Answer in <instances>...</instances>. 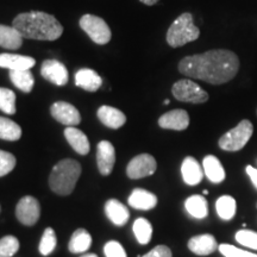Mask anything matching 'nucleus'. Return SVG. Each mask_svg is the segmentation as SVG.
<instances>
[{
  "label": "nucleus",
  "mask_w": 257,
  "mask_h": 257,
  "mask_svg": "<svg viewBox=\"0 0 257 257\" xmlns=\"http://www.w3.org/2000/svg\"><path fill=\"white\" fill-rule=\"evenodd\" d=\"M10 79L16 87L24 93H30L34 88L35 79L30 70H10Z\"/></svg>",
  "instance_id": "obj_26"
},
{
  "label": "nucleus",
  "mask_w": 257,
  "mask_h": 257,
  "mask_svg": "<svg viewBox=\"0 0 257 257\" xmlns=\"http://www.w3.org/2000/svg\"><path fill=\"white\" fill-rule=\"evenodd\" d=\"M200 30L193 23V16L188 12L175 19L167 32V42L172 48H179L198 40Z\"/></svg>",
  "instance_id": "obj_4"
},
{
  "label": "nucleus",
  "mask_w": 257,
  "mask_h": 257,
  "mask_svg": "<svg viewBox=\"0 0 257 257\" xmlns=\"http://www.w3.org/2000/svg\"><path fill=\"white\" fill-rule=\"evenodd\" d=\"M252 123L248 119H244L236 127L223 135L218 144H219L220 149L225 152H238L246 146V143L252 136Z\"/></svg>",
  "instance_id": "obj_5"
},
{
  "label": "nucleus",
  "mask_w": 257,
  "mask_h": 257,
  "mask_svg": "<svg viewBox=\"0 0 257 257\" xmlns=\"http://www.w3.org/2000/svg\"><path fill=\"white\" fill-rule=\"evenodd\" d=\"M245 172H246V174L249 175L250 180H251L252 185L257 188V169L253 168L252 166H248V167H246Z\"/></svg>",
  "instance_id": "obj_38"
},
{
  "label": "nucleus",
  "mask_w": 257,
  "mask_h": 257,
  "mask_svg": "<svg viewBox=\"0 0 257 257\" xmlns=\"http://www.w3.org/2000/svg\"><path fill=\"white\" fill-rule=\"evenodd\" d=\"M51 115L59 123L67 126H75L81 121V115L75 106L66 101H57L51 105Z\"/></svg>",
  "instance_id": "obj_10"
},
{
  "label": "nucleus",
  "mask_w": 257,
  "mask_h": 257,
  "mask_svg": "<svg viewBox=\"0 0 257 257\" xmlns=\"http://www.w3.org/2000/svg\"><path fill=\"white\" fill-rule=\"evenodd\" d=\"M81 257H98L95 255V253H85V255H82Z\"/></svg>",
  "instance_id": "obj_40"
},
{
  "label": "nucleus",
  "mask_w": 257,
  "mask_h": 257,
  "mask_svg": "<svg viewBox=\"0 0 257 257\" xmlns=\"http://www.w3.org/2000/svg\"><path fill=\"white\" fill-rule=\"evenodd\" d=\"M64 137H66L69 146L80 155H87L89 153V149H91L89 141L81 130L74 126H67L64 130Z\"/></svg>",
  "instance_id": "obj_21"
},
{
  "label": "nucleus",
  "mask_w": 257,
  "mask_h": 257,
  "mask_svg": "<svg viewBox=\"0 0 257 257\" xmlns=\"http://www.w3.org/2000/svg\"><path fill=\"white\" fill-rule=\"evenodd\" d=\"M236 240L240 245L257 250V232L250 230H239L236 233Z\"/></svg>",
  "instance_id": "obj_33"
},
{
  "label": "nucleus",
  "mask_w": 257,
  "mask_h": 257,
  "mask_svg": "<svg viewBox=\"0 0 257 257\" xmlns=\"http://www.w3.org/2000/svg\"><path fill=\"white\" fill-rule=\"evenodd\" d=\"M202 169H204V174L213 184H220V182L224 181V167L221 166L220 161L216 156L208 155L205 157L204 161H202Z\"/></svg>",
  "instance_id": "obj_22"
},
{
  "label": "nucleus",
  "mask_w": 257,
  "mask_h": 257,
  "mask_svg": "<svg viewBox=\"0 0 257 257\" xmlns=\"http://www.w3.org/2000/svg\"><path fill=\"white\" fill-rule=\"evenodd\" d=\"M41 75L47 81L56 86H64L68 82V70L62 62L57 60H47L42 63Z\"/></svg>",
  "instance_id": "obj_11"
},
{
  "label": "nucleus",
  "mask_w": 257,
  "mask_h": 257,
  "mask_svg": "<svg viewBox=\"0 0 257 257\" xmlns=\"http://www.w3.org/2000/svg\"><path fill=\"white\" fill-rule=\"evenodd\" d=\"M218 250L225 257H257V253L236 248V246L231 245V244H220L218 246Z\"/></svg>",
  "instance_id": "obj_35"
},
{
  "label": "nucleus",
  "mask_w": 257,
  "mask_h": 257,
  "mask_svg": "<svg viewBox=\"0 0 257 257\" xmlns=\"http://www.w3.org/2000/svg\"><path fill=\"white\" fill-rule=\"evenodd\" d=\"M22 137V127L9 118L0 117V140L15 142Z\"/></svg>",
  "instance_id": "obj_27"
},
{
  "label": "nucleus",
  "mask_w": 257,
  "mask_h": 257,
  "mask_svg": "<svg viewBox=\"0 0 257 257\" xmlns=\"http://www.w3.org/2000/svg\"><path fill=\"white\" fill-rule=\"evenodd\" d=\"M115 162V150L108 141H101L96 147V163L101 175H110Z\"/></svg>",
  "instance_id": "obj_12"
},
{
  "label": "nucleus",
  "mask_w": 257,
  "mask_h": 257,
  "mask_svg": "<svg viewBox=\"0 0 257 257\" xmlns=\"http://www.w3.org/2000/svg\"><path fill=\"white\" fill-rule=\"evenodd\" d=\"M80 27L96 44H106L111 41V29L104 19L94 15H85L80 19Z\"/></svg>",
  "instance_id": "obj_6"
},
{
  "label": "nucleus",
  "mask_w": 257,
  "mask_h": 257,
  "mask_svg": "<svg viewBox=\"0 0 257 257\" xmlns=\"http://www.w3.org/2000/svg\"><path fill=\"white\" fill-rule=\"evenodd\" d=\"M238 69V56L225 49L210 50L199 55L187 56L179 63L180 73L211 85L229 82L237 75Z\"/></svg>",
  "instance_id": "obj_1"
},
{
  "label": "nucleus",
  "mask_w": 257,
  "mask_h": 257,
  "mask_svg": "<svg viewBox=\"0 0 257 257\" xmlns=\"http://www.w3.org/2000/svg\"><path fill=\"white\" fill-rule=\"evenodd\" d=\"M217 214L223 220H231L236 214L237 204L236 200L230 195H223L216 202Z\"/></svg>",
  "instance_id": "obj_29"
},
{
  "label": "nucleus",
  "mask_w": 257,
  "mask_h": 257,
  "mask_svg": "<svg viewBox=\"0 0 257 257\" xmlns=\"http://www.w3.org/2000/svg\"><path fill=\"white\" fill-rule=\"evenodd\" d=\"M36 61L30 56L16 54H0V67L10 70H30Z\"/></svg>",
  "instance_id": "obj_19"
},
{
  "label": "nucleus",
  "mask_w": 257,
  "mask_h": 257,
  "mask_svg": "<svg viewBox=\"0 0 257 257\" xmlns=\"http://www.w3.org/2000/svg\"><path fill=\"white\" fill-rule=\"evenodd\" d=\"M140 2L143 3V4H146V5L152 6V5H155L156 3H159L160 0H140Z\"/></svg>",
  "instance_id": "obj_39"
},
{
  "label": "nucleus",
  "mask_w": 257,
  "mask_h": 257,
  "mask_svg": "<svg viewBox=\"0 0 257 257\" xmlns=\"http://www.w3.org/2000/svg\"><path fill=\"white\" fill-rule=\"evenodd\" d=\"M218 243L216 238L210 233L199 234L189 239L188 248L193 253L199 256H207L214 252L218 249Z\"/></svg>",
  "instance_id": "obj_14"
},
{
  "label": "nucleus",
  "mask_w": 257,
  "mask_h": 257,
  "mask_svg": "<svg viewBox=\"0 0 257 257\" xmlns=\"http://www.w3.org/2000/svg\"><path fill=\"white\" fill-rule=\"evenodd\" d=\"M106 217L113 223L115 226H123L130 219V212L125 205L117 199H110L105 204Z\"/></svg>",
  "instance_id": "obj_17"
},
{
  "label": "nucleus",
  "mask_w": 257,
  "mask_h": 257,
  "mask_svg": "<svg viewBox=\"0 0 257 257\" xmlns=\"http://www.w3.org/2000/svg\"><path fill=\"white\" fill-rule=\"evenodd\" d=\"M172 93L179 101L192 102V104H202L208 100V94L200 86L189 79H182L173 85Z\"/></svg>",
  "instance_id": "obj_7"
},
{
  "label": "nucleus",
  "mask_w": 257,
  "mask_h": 257,
  "mask_svg": "<svg viewBox=\"0 0 257 257\" xmlns=\"http://www.w3.org/2000/svg\"><path fill=\"white\" fill-rule=\"evenodd\" d=\"M0 211H2V207H0Z\"/></svg>",
  "instance_id": "obj_43"
},
{
  "label": "nucleus",
  "mask_w": 257,
  "mask_h": 257,
  "mask_svg": "<svg viewBox=\"0 0 257 257\" xmlns=\"http://www.w3.org/2000/svg\"><path fill=\"white\" fill-rule=\"evenodd\" d=\"M56 233L54 229L51 227H47L44 230L43 236H42L41 242H40V246H38V250H40L41 255L43 256H49L51 252L54 251L56 248Z\"/></svg>",
  "instance_id": "obj_30"
},
{
  "label": "nucleus",
  "mask_w": 257,
  "mask_h": 257,
  "mask_svg": "<svg viewBox=\"0 0 257 257\" xmlns=\"http://www.w3.org/2000/svg\"><path fill=\"white\" fill-rule=\"evenodd\" d=\"M16 216L17 219L21 221L23 225L27 226H32L40 219L41 216V205L36 198L30 197H23L19 200L16 207Z\"/></svg>",
  "instance_id": "obj_9"
},
{
  "label": "nucleus",
  "mask_w": 257,
  "mask_h": 257,
  "mask_svg": "<svg viewBox=\"0 0 257 257\" xmlns=\"http://www.w3.org/2000/svg\"><path fill=\"white\" fill-rule=\"evenodd\" d=\"M19 240L15 236H5L0 239V257H12L18 252Z\"/></svg>",
  "instance_id": "obj_32"
},
{
  "label": "nucleus",
  "mask_w": 257,
  "mask_h": 257,
  "mask_svg": "<svg viewBox=\"0 0 257 257\" xmlns=\"http://www.w3.org/2000/svg\"><path fill=\"white\" fill-rule=\"evenodd\" d=\"M128 205L133 208L141 211L153 210L157 205V197L154 193L143 188L134 189L133 193L128 195Z\"/></svg>",
  "instance_id": "obj_15"
},
{
  "label": "nucleus",
  "mask_w": 257,
  "mask_h": 257,
  "mask_svg": "<svg viewBox=\"0 0 257 257\" xmlns=\"http://www.w3.org/2000/svg\"><path fill=\"white\" fill-rule=\"evenodd\" d=\"M0 110L8 114H15L16 108V94L9 88L0 87Z\"/></svg>",
  "instance_id": "obj_31"
},
{
  "label": "nucleus",
  "mask_w": 257,
  "mask_h": 257,
  "mask_svg": "<svg viewBox=\"0 0 257 257\" xmlns=\"http://www.w3.org/2000/svg\"><path fill=\"white\" fill-rule=\"evenodd\" d=\"M92 245V236L86 229H78L72 234L68 249L73 253L86 252Z\"/></svg>",
  "instance_id": "obj_24"
},
{
  "label": "nucleus",
  "mask_w": 257,
  "mask_h": 257,
  "mask_svg": "<svg viewBox=\"0 0 257 257\" xmlns=\"http://www.w3.org/2000/svg\"><path fill=\"white\" fill-rule=\"evenodd\" d=\"M159 125L167 130L182 131L189 125V115L185 110H173L161 115Z\"/></svg>",
  "instance_id": "obj_13"
},
{
  "label": "nucleus",
  "mask_w": 257,
  "mask_h": 257,
  "mask_svg": "<svg viewBox=\"0 0 257 257\" xmlns=\"http://www.w3.org/2000/svg\"><path fill=\"white\" fill-rule=\"evenodd\" d=\"M157 163L154 156L149 154H141L134 157L126 167V175L130 179L137 180L152 176L156 172Z\"/></svg>",
  "instance_id": "obj_8"
},
{
  "label": "nucleus",
  "mask_w": 257,
  "mask_h": 257,
  "mask_svg": "<svg viewBox=\"0 0 257 257\" xmlns=\"http://www.w3.org/2000/svg\"><path fill=\"white\" fill-rule=\"evenodd\" d=\"M104 253L106 257H127L123 245L117 240H110L105 244Z\"/></svg>",
  "instance_id": "obj_36"
},
{
  "label": "nucleus",
  "mask_w": 257,
  "mask_h": 257,
  "mask_svg": "<svg viewBox=\"0 0 257 257\" xmlns=\"http://www.w3.org/2000/svg\"><path fill=\"white\" fill-rule=\"evenodd\" d=\"M12 27L17 29L23 38L38 41H55L63 34V27L49 14L30 11L18 15Z\"/></svg>",
  "instance_id": "obj_2"
},
{
  "label": "nucleus",
  "mask_w": 257,
  "mask_h": 257,
  "mask_svg": "<svg viewBox=\"0 0 257 257\" xmlns=\"http://www.w3.org/2000/svg\"><path fill=\"white\" fill-rule=\"evenodd\" d=\"M23 44V36L14 27L0 24V47L5 49L16 50Z\"/></svg>",
  "instance_id": "obj_23"
},
{
  "label": "nucleus",
  "mask_w": 257,
  "mask_h": 257,
  "mask_svg": "<svg viewBox=\"0 0 257 257\" xmlns=\"http://www.w3.org/2000/svg\"><path fill=\"white\" fill-rule=\"evenodd\" d=\"M142 257H173V253L167 245H157Z\"/></svg>",
  "instance_id": "obj_37"
},
{
  "label": "nucleus",
  "mask_w": 257,
  "mask_h": 257,
  "mask_svg": "<svg viewBox=\"0 0 257 257\" xmlns=\"http://www.w3.org/2000/svg\"><path fill=\"white\" fill-rule=\"evenodd\" d=\"M81 175V166L78 161L66 159L54 166L49 176L51 191L59 195H69L75 188Z\"/></svg>",
  "instance_id": "obj_3"
},
{
  "label": "nucleus",
  "mask_w": 257,
  "mask_h": 257,
  "mask_svg": "<svg viewBox=\"0 0 257 257\" xmlns=\"http://www.w3.org/2000/svg\"><path fill=\"white\" fill-rule=\"evenodd\" d=\"M133 230L137 242L146 245L152 240L153 225L146 218H137L133 225Z\"/></svg>",
  "instance_id": "obj_28"
},
{
  "label": "nucleus",
  "mask_w": 257,
  "mask_h": 257,
  "mask_svg": "<svg viewBox=\"0 0 257 257\" xmlns=\"http://www.w3.org/2000/svg\"><path fill=\"white\" fill-rule=\"evenodd\" d=\"M101 83L100 75L93 69L83 68L75 74V85L87 92H96L101 87Z\"/></svg>",
  "instance_id": "obj_20"
},
{
  "label": "nucleus",
  "mask_w": 257,
  "mask_h": 257,
  "mask_svg": "<svg viewBox=\"0 0 257 257\" xmlns=\"http://www.w3.org/2000/svg\"><path fill=\"white\" fill-rule=\"evenodd\" d=\"M202 193H204V195H207L208 194V191H206V189H205V191L202 192Z\"/></svg>",
  "instance_id": "obj_42"
},
{
  "label": "nucleus",
  "mask_w": 257,
  "mask_h": 257,
  "mask_svg": "<svg viewBox=\"0 0 257 257\" xmlns=\"http://www.w3.org/2000/svg\"><path fill=\"white\" fill-rule=\"evenodd\" d=\"M16 163L17 161L11 153L0 150V178L10 174L15 169Z\"/></svg>",
  "instance_id": "obj_34"
},
{
  "label": "nucleus",
  "mask_w": 257,
  "mask_h": 257,
  "mask_svg": "<svg viewBox=\"0 0 257 257\" xmlns=\"http://www.w3.org/2000/svg\"><path fill=\"white\" fill-rule=\"evenodd\" d=\"M186 211L195 219H204L208 216V205L206 199L201 195H192L185 201Z\"/></svg>",
  "instance_id": "obj_25"
},
{
  "label": "nucleus",
  "mask_w": 257,
  "mask_h": 257,
  "mask_svg": "<svg viewBox=\"0 0 257 257\" xmlns=\"http://www.w3.org/2000/svg\"><path fill=\"white\" fill-rule=\"evenodd\" d=\"M181 175L185 184L195 186L200 184L204 178V169L201 168V166L194 157L187 156L181 165Z\"/></svg>",
  "instance_id": "obj_16"
},
{
  "label": "nucleus",
  "mask_w": 257,
  "mask_h": 257,
  "mask_svg": "<svg viewBox=\"0 0 257 257\" xmlns=\"http://www.w3.org/2000/svg\"><path fill=\"white\" fill-rule=\"evenodd\" d=\"M98 118L105 126L110 128H119L123 126L126 121V117L125 114L118 108L112 107V106L104 105L99 107L98 110Z\"/></svg>",
  "instance_id": "obj_18"
},
{
  "label": "nucleus",
  "mask_w": 257,
  "mask_h": 257,
  "mask_svg": "<svg viewBox=\"0 0 257 257\" xmlns=\"http://www.w3.org/2000/svg\"><path fill=\"white\" fill-rule=\"evenodd\" d=\"M169 102H170V100H169V99H166V100H165V101H163V104H165V105H168V104H169Z\"/></svg>",
  "instance_id": "obj_41"
}]
</instances>
